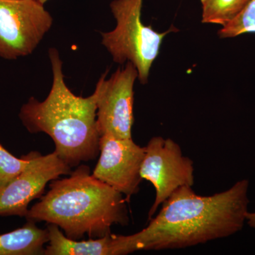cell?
I'll list each match as a JSON object with an SVG mask.
<instances>
[{
    "label": "cell",
    "instance_id": "15",
    "mask_svg": "<svg viewBox=\"0 0 255 255\" xmlns=\"http://www.w3.org/2000/svg\"><path fill=\"white\" fill-rule=\"evenodd\" d=\"M246 221H248V224L251 227L255 228V211L253 213H250L248 211L246 216Z\"/></svg>",
    "mask_w": 255,
    "mask_h": 255
},
{
    "label": "cell",
    "instance_id": "10",
    "mask_svg": "<svg viewBox=\"0 0 255 255\" xmlns=\"http://www.w3.org/2000/svg\"><path fill=\"white\" fill-rule=\"evenodd\" d=\"M47 229L49 240L45 255H119V236L110 233L87 241H74L56 225L48 223Z\"/></svg>",
    "mask_w": 255,
    "mask_h": 255
},
{
    "label": "cell",
    "instance_id": "12",
    "mask_svg": "<svg viewBox=\"0 0 255 255\" xmlns=\"http://www.w3.org/2000/svg\"><path fill=\"white\" fill-rule=\"evenodd\" d=\"M251 0H201L202 23L224 26L237 17Z\"/></svg>",
    "mask_w": 255,
    "mask_h": 255
},
{
    "label": "cell",
    "instance_id": "9",
    "mask_svg": "<svg viewBox=\"0 0 255 255\" xmlns=\"http://www.w3.org/2000/svg\"><path fill=\"white\" fill-rule=\"evenodd\" d=\"M70 173L71 167L55 151L39 152L28 168L0 189V216L26 217L30 203L41 197L48 183Z\"/></svg>",
    "mask_w": 255,
    "mask_h": 255
},
{
    "label": "cell",
    "instance_id": "4",
    "mask_svg": "<svg viewBox=\"0 0 255 255\" xmlns=\"http://www.w3.org/2000/svg\"><path fill=\"white\" fill-rule=\"evenodd\" d=\"M142 0H114L111 9L117 26L113 31L101 33L102 43L119 64L130 62L138 72L140 83H147L152 63L158 56L164 37L177 31L173 26L164 33L155 31L142 22Z\"/></svg>",
    "mask_w": 255,
    "mask_h": 255
},
{
    "label": "cell",
    "instance_id": "16",
    "mask_svg": "<svg viewBox=\"0 0 255 255\" xmlns=\"http://www.w3.org/2000/svg\"><path fill=\"white\" fill-rule=\"evenodd\" d=\"M37 1H39L40 3H41L42 4H44L45 3H46L48 0H37Z\"/></svg>",
    "mask_w": 255,
    "mask_h": 255
},
{
    "label": "cell",
    "instance_id": "7",
    "mask_svg": "<svg viewBox=\"0 0 255 255\" xmlns=\"http://www.w3.org/2000/svg\"><path fill=\"white\" fill-rule=\"evenodd\" d=\"M109 70L101 76L95 89L97 123L100 135L131 138L133 124V86L138 78L135 65L127 62L106 80Z\"/></svg>",
    "mask_w": 255,
    "mask_h": 255
},
{
    "label": "cell",
    "instance_id": "6",
    "mask_svg": "<svg viewBox=\"0 0 255 255\" xmlns=\"http://www.w3.org/2000/svg\"><path fill=\"white\" fill-rule=\"evenodd\" d=\"M140 174L155 187V201L148 213L150 221L159 206L179 188L193 187L194 162L183 155L182 149L170 138L152 137L145 147Z\"/></svg>",
    "mask_w": 255,
    "mask_h": 255
},
{
    "label": "cell",
    "instance_id": "3",
    "mask_svg": "<svg viewBox=\"0 0 255 255\" xmlns=\"http://www.w3.org/2000/svg\"><path fill=\"white\" fill-rule=\"evenodd\" d=\"M48 53L53 75L49 95L43 102L31 97L18 117L30 133L49 135L58 157L71 168L77 167L100 154L96 94L85 98L74 95L65 85L58 50L50 48Z\"/></svg>",
    "mask_w": 255,
    "mask_h": 255
},
{
    "label": "cell",
    "instance_id": "8",
    "mask_svg": "<svg viewBox=\"0 0 255 255\" xmlns=\"http://www.w3.org/2000/svg\"><path fill=\"white\" fill-rule=\"evenodd\" d=\"M100 158L92 175L127 196V201L139 191L142 180L140 169L145 147L131 138H119L102 135L100 140Z\"/></svg>",
    "mask_w": 255,
    "mask_h": 255
},
{
    "label": "cell",
    "instance_id": "13",
    "mask_svg": "<svg viewBox=\"0 0 255 255\" xmlns=\"http://www.w3.org/2000/svg\"><path fill=\"white\" fill-rule=\"evenodd\" d=\"M38 154L32 151L18 158L0 144V189L28 168Z\"/></svg>",
    "mask_w": 255,
    "mask_h": 255
},
{
    "label": "cell",
    "instance_id": "11",
    "mask_svg": "<svg viewBox=\"0 0 255 255\" xmlns=\"http://www.w3.org/2000/svg\"><path fill=\"white\" fill-rule=\"evenodd\" d=\"M48 240L47 228L41 229L27 221L23 227L0 235V255H44Z\"/></svg>",
    "mask_w": 255,
    "mask_h": 255
},
{
    "label": "cell",
    "instance_id": "14",
    "mask_svg": "<svg viewBox=\"0 0 255 255\" xmlns=\"http://www.w3.org/2000/svg\"><path fill=\"white\" fill-rule=\"evenodd\" d=\"M248 33H255V0H251L244 10L219 31L221 38H233Z\"/></svg>",
    "mask_w": 255,
    "mask_h": 255
},
{
    "label": "cell",
    "instance_id": "2",
    "mask_svg": "<svg viewBox=\"0 0 255 255\" xmlns=\"http://www.w3.org/2000/svg\"><path fill=\"white\" fill-rule=\"evenodd\" d=\"M49 191L28 209L26 221L56 225L70 239L78 241L110 234L114 225L129 224L127 199L123 194L80 164L63 179L49 183Z\"/></svg>",
    "mask_w": 255,
    "mask_h": 255
},
{
    "label": "cell",
    "instance_id": "1",
    "mask_svg": "<svg viewBox=\"0 0 255 255\" xmlns=\"http://www.w3.org/2000/svg\"><path fill=\"white\" fill-rule=\"evenodd\" d=\"M249 185L248 179H242L211 196L198 195L189 186L179 188L147 227L135 234L119 236L121 254L182 249L236 234L246 221Z\"/></svg>",
    "mask_w": 255,
    "mask_h": 255
},
{
    "label": "cell",
    "instance_id": "5",
    "mask_svg": "<svg viewBox=\"0 0 255 255\" xmlns=\"http://www.w3.org/2000/svg\"><path fill=\"white\" fill-rule=\"evenodd\" d=\"M52 24L51 15L37 0H0V58L31 54Z\"/></svg>",
    "mask_w": 255,
    "mask_h": 255
}]
</instances>
